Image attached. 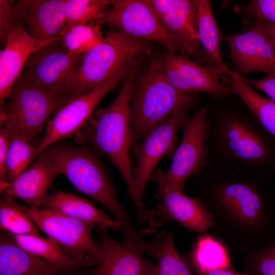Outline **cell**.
I'll use <instances>...</instances> for the list:
<instances>
[{"label": "cell", "mask_w": 275, "mask_h": 275, "mask_svg": "<svg viewBox=\"0 0 275 275\" xmlns=\"http://www.w3.org/2000/svg\"><path fill=\"white\" fill-rule=\"evenodd\" d=\"M256 25L264 32L275 52V24L258 21Z\"/></svg>", "instance_id": "cell-38"}, {"label": "cell", "mask_w": 275, "mask_h": 275, "mask_svg": "<svg viewBox=\"0 0 275 275\" xmlns=\"http://www.w3.org/2000/svg\"><path fill=\"white\" fill-rule=\"evenodd\" d=\"M38 144L27 137L16 135L10 137V144L7 166L8 182L12 183L28 169L36 158Z\"/></svg>", "instance_id": "cell-31"}, {"label": "cell", "mask_w": 275, "mask_h": 275, "mask_svg": "<svg viewBox=\"0 0 275 275\" xmlns=\"http://www.w3.org/2000/svg\"><path fill=\"white\" fill-rule=\"evenodd\" d=\"M207 122L209 163L266 177L275 174V136L255 115L207 117Z\"/></svg>", "instance_id": "cell-2"}, {"label": "cell", "mask_w": 275, "mask_h": 275, "mask_svg": "<svg viewBox=\"0 0 275 275\" xmlns=\"http://www.w3.org/2000/svg\"><path fill=\"white\" fill-rule=\"evenodd\" d=\"M207 113V108L202 107L189 117L183 128L182 140L169 170L166 172L156 170L151 176L153 180H159L183 190L185 180L199 174L208 164Z\"/></svg>", "instance_id": "cell-11"}, {"label": "cell", "mask_w": 275, "mask_h": 275, "mask_svg": "<svg viewBox=\"0 0 275 275\" xmlns=\"http://www.w3.org/2000/svg\"><path fill=\"white\" fill-rule=\"evenodd\" d=\"M14 241L31 254L64 271L77 269L80 265L67 256L50 239L41 235L12 234Z\"/></svg>", "instance_id": "cell-28"}, {"label": "cell", "mask_w": 275, "mask_h": 275, "mask_svg": "<svg viewBox=\"0 0 275 275\" xmlns=\"http://www.w3.org/2000/svg\"><path fill=\"white\" fill-rule=\"evenodd\" d=\"M101 25L95 22L66 25L60 38L70 53L83 55L103 40Z\"/></svg>", "instance_id": "cell-29"}, {"label": "cell", "mask_w": 275, "mask_h": 275, "mask_svg": "<svg viewBox=\"0 0 275 275\" xmlns=\"http://www.w3.org/2000/svg\"><path fill=\"white\" fill-rule=\"evenodd\" d=\"M208 165L197 199L212 215V227L247 254L274 241L275 183L271 178Z\"/></svg>", "instance_id": "cell-1"}, {"label": "cell", "mask_w": 275, "mask_h": 275, "mask_svg": "<svg viewBox=\"0 0 275 275\" xmlns=\"http://www.w3.org/2000/svg\"><path fill=\"white\" fill-rule=\"evenodd\" d=\"M98 229L101 239L98 263L89 269L93 275H155V265L146 259L139 247L120 242Z\"/></svg>", "instance_id": "cell-17"}, {"label": "cell", "mask_w": 275, "mask_h": 275, "mask_svg": "<svg viewBox=\"0 0 275 275\" xmlns=\"http://www.w3.org/2000/svg\"><path fill=\"white\" fill-rule=\"evenodd\" d=\"M154 181L158 186L155 198L159 204L152 211L155 219L161 225L163 221H174L196 232H202L213 226L212 215L198 199L188 197L182 189L162 181Z\"/></svg>", "instance_id": "cell-16"}, {"label": "cell", "mask_w": 275, "mask_h": 275, "mask_svg": "<svg viewBox=\"0 0 275 275\" xmlns=\"http://www.w3.org/2000/svg\"><path fill=\"white\" fill-rule=\"evenodd\" d=\"M162 72L169 82L186 94L205 92L213 97L232 94L230 87L222 80L219 70L204 66L189 57L167 51L158 58Z\"/></svg>", "instance_id": "cell-14"}, {"label": "cell", "mask_w": 275, "mask_h": 275, "mask_svg": "<svg viewBox=\"0 0 275 275\" xmlns=\"http://www.w3.org/2000/svg\"><path fill=\"white\" fill-rule=\"evenodd\" d=\"M197 7L199 40L206 58V66L219 70L228 75L230 70L221 54L222 35L214 18L211 3L208 0H195Z\"/></svg>", "instance_id": "cell-24"}, {"label": "cell", "mask_w": 275, "mask_h": 275, "mask_svg": "<svg viewBox=\"0 0 275 275\" xmlns=\"http://www.w3.org/2000/svg\"><path fill=\"white\" fill-rule=\"evenodd\" d=\"M198 98L183 93L165 77L157 59L152 60L136 77L131 93V147L170 116L194 106Z\"/></svg>", "instance_id": "cell-5"}, {"label": "cell", "mask_w": 275, "mask_h": 275, "mask_svg": "<svg viewBox=\"0 0 275 275\" xmlns=\"http://www.w3.org/2000/svg\"><path fill=\"white\" fill-rule=\"evenodd\" d=\"M163 28L186 49L189 57L203 65L205 53L199 40L195 0H148Z\"/></svg>", "instance_id": "cell-15"}, {"label": "cell", "mask_w": 275, "mask_h": 275, "mask_svg": "<svg viewBox=\"0 0 275 275\" xmlns=\"http://www.w3.org/2000/svg\"><path fill=\"white\" fill-rule=\"evenodd\" d=\"M11 198L6 197L0 202L1 230L14 235H40L37 227L26 214L16 208Z\"/></svg>", "instance_id": "cell-32"}, {"label": "cell", "mask_w": 275, "mask_h": 275, "mask_svg": "<svg viewBox=\"0 0 275 275\" xmlns=\"http://www.w3.org/2000/svg\"><path fill=\"white\" fill-rule=\"evenodd\" d=\"M16 1L0 0V38L3 43H6L10 36L18 28L15 10Z\"/></svg>", "instance_id": "cell-34"}, {"label": "cell", "mask_w": 275, "mask_h": 275, "mask_svg": "<svg viewBox=\"0 0 275 275\" xmlns=\"http://www.w3.org/2000/svg\"><path fill=\"white\" fill-rule=\"evenodd\" d=\"M228 75L232 93L241 99L263 126L275 136V102L256 92L237 72L230 70Z\"/></svg>", "instance_id": "cell-26"}, {"label": "cell", "mask_w": 275, "mask_h": 275, "mask_svg": "<svg viewBox=\"0 0 275 275\" xmlns=\"http://www.w3.org/2000/svg\"><path fill=\"white\" fill-rule=\"evenodd\" d=\"M188 258L195 272L233 267L226 245L219 240L207 233L199 235L194 248Z\"/></svg>", "instance_id": "cell-27"}, {"label": "cell", "mask_w": 275, "mask_h": 275, "mask_svg": "<svg viewBox=\"0 0 275 275\" xmlns=\"http://www.w3.org/2000/svg\"><path fill=\"white\" fill-rule=\"evenodd\" d=\"M189 118L187 110L176 112L131 147L136 158L133 172V194L131 199L136 206L138 220L141 224L152 227L155 225L151 210L145 209L142 202L144 191L157 163L175 149L178 140L177 132L183 128Z\"/></svg>", "instance_id": "cell-9"}, {"label": "cell", "mask_w": 275, "mask_h": 275, "mask_svg": "<svg viewBox=\"0 0 275 275\" xmlns=\"http://www.w3.org/2000/svg\"><path fill=\"white\" fill-rule=\"evenodd\" d=\"M59 174L44 149L35 161L3 193L6 197L19 198L32 207H41L56 176Z\"/></svg>", "instance_id": "cell-21"}, {"label": "cell", "mask_w": 275, "mask_h": 275, "mask_svg": "<svg viewBox=\"0 0 275 275\" xmlns=\"http://www.w3.org/2000/svg\"><path fill=\"white\" fill-rule=\"evenodd\" d=\"M128 36L152 41L167 51L188 56L185 47L163 28L148 0H117L98 21Z\"/></svg>", "instance_id": "cell-10"}, {"label": "cell", "mask_w": 275, "mask_h": 275, "mask_svg": "<svg viewBox=\"0 0 275 275\" xmlns=\"http://www.w3.org/2000/svg\"><path fill=\"white\" fill-rule=\"evenodd\" d=\"M41 207L94 224L100 229H121L118 222L97 208L92 202L70 193L59 190L48 194Z\"/></svg>", "instance_id": "cell-22"}, {"label": "cell", "mask_w": 275, "mask_h": 275, "mask_svg": "<svg viewBox=\"0 0 275 275\" xmlns=\"http://www.w3.org/2000/svg\"><path fill=\"white\" fill-rule=\"evenodd\" d=\"M149 52L147 41L110 29L101 43L82 55L78 68L66 80L61 93L68 100L88 94Z\"/></svg>", "instance_id": "cell-6"}, {"label": "cell", "mask_w": 275, "mask_h": 275, "mask_svg": "<svg viewBox=\"0 0 275 275\" xmlns=\"http://www.w3.org/2000/svg\"><path fill=\"white\" fill-rule=\"evenodd\" d=\"M144 58H139L133 64L111 104L97 109L88 123L77 132L79 143L91 144L108 157L123 177L131 199L133 175L129 157L132 144L129 105L132 89Z\"/></svg>", "instance_id": "cell-4"}, {"label": "cell", "mask_w": 275, "mask_h": 275, "mask_svg": "<svg viewBox=\"0 0 275 275\" xmlns=\"http://www.w3.org/2000/svg\"><path fill=\"white\" fill-rule=\"evenodd\" d=\"M59 174L65 175L79 191L104 206L121 226L124 242L142 249L147 245L141 230L135 228L127 211L117 197L116 188L99 158L84 147L60 141L47 148Z\"/></svg>", "instance_id": "cell-3"}, {"label": "cell", "mask_w": 275, "mask_h": 275, "mask_svg": "<svg viewBox=\"0 0 275 275\" xmlns=\"http://www.w3.org/2000/svg\"><path fill=\"white\" fill-rule=\"evenodd\" d=\"M245 264L255 275H275V240L247 254Z\"/></svg>", "instance_id": "cell-33"}, {"label": "cell", "mask_w": 275, "mask_h": 275, "mask_svg": "<svg viewBox=\"0 0 275 275\" xmlns=\"http://www.w3.org/2000/svg\"><path fill=\"white\" fill-rule=\"evenodd\" d=\"M113 1L65 0L64 14L66 25L98 23L109 10Z\"/></svg>", "instance_id": "cell-30"}, {"label": "cell", "mask_w": 275, "mask_h": 275, "mask_svg": "<svg viewBox=\"0 0 275 275\" xmlns=\"http://www.w3.org/2000/svg\"><path fill=\"white\" fill-rule=\"evenodd\" d=\"M54 40L43 41L35 39L25 32L21 24L10 36L5 47L0 52L1 109L4 107L5 100L8 98L30 56Z\"/></svg>", "instance_id": "cell-20"}, {"label": "cell", "mask_w": 275, "mask_h": 275, "mask_svg": "<svg viewBox=\"0 0 275 275\" xmlns=\"http://www.w3.org/2000/svg\"><path fill=\"white\" fill-rule=\"evenodd\" d=\"M244 78L249 85L264 91L275 102V76L268 75L258 80Z\"/></svg>", "instance_id": "cell-37"}, {"label": "cell", "mask_w": 275, "mask_h": 275, "mask_svg": "<svg viewBox=\"0 0 275 275\" xmlns=\"http://www.w3.org/2000/svg\"><path fill=\"white\" fill-rule=\"evenodd\" d=\"M148 254L156 258L155 275H194L188 257L181 255L175 246L171 232H162L150 241Z\"/></svg>", "instance_id": "cell-25"}, {"label": "cell", "mask_w": 275, "mask_h": 275, "mask_svg": "<svg viewBox=\"0 0 275 275\" xmlns=\"http://www.w3.org/2000/svg\"><path fill=\"white\" fill-rule=\"evenodd\" d=\"M76 269L70 271H64L63 270L59 275H93L89 271H88L87 272H75V270Z\"/></svg>", "instance_id": "cell-40"}, {"label": "cell", "mask_w": 275, "mask_h": 275, "mask_svg": "<svg viewBox=\"0 0 275 275\" xmlns=\"http://www.w3.org/2000/svg\"><path fill=\"white\" fill-rule=\"evenodd\" d=\"M195 272L197 275H254L249 270L241 273L236 271L233 267L209 271H196Z\"/></svg>", "instance_id": "cell-39"}, {"label": "cell", "mask_w": 275, "mask_h": 275, "mask_svg": "<svg viewBox=\"0 0 275 275\" xmlns=\"http://www.w3.org/2000/svg\"><path fill=\"white\" fill-rule=\"evenodd\" d=\"M65 0H18L15 10L19 24L32 38L40 41L56 40L66 25Z\"/></svg>", "instance_id": "cell-18"}, {"label": "cell", "mask_w": 275, "mask_h": 275, "mask_svg": "<svg viewBox=\"0 0 275 275\" xmlns=\"http://www.w3.org/2000/svg\"><path fill=\"white\" fill-rule=\"evenodd\" d=\"M82 56L70 53L59 38L33 52L19 77L48 93H61L63 85L78 68Z\"/></svg>", "instance_id": "cell-13"}, {"label": "cell", "mask_w": 275, "mask_h": 275, "mask_svg": "<svg viewBox=\"0 0 275 275\" xmlns=\"http://www.w3.org/2000/svg\"><path fill=\"white\" fill-rule=\"evenodd\" d=\"M4 107L1 109V124L10 136L21 135L37 140L52 115L65 103L62 93H48L19 77Z\"/></svg>", "instance_id": "cell-7"}, {"label": "cell", "mask_w": 275, "mask_h": 275, "mask_svg": "<svg viewBox=\"0 0 275 275\" xmlns=\"http://www.w3.org/2000/svg\"><path fill=\"white\" fill-rule=\"evenodd\" d=\"M10 144V136L7 129H0V185L8 182L7 161Z\"/></svg>", "instance_id": "cell-36"}, {"label": "cell", "mask_w": 275, "mask_h": 275, "mask_svg": "<svg viewBox=\"0 0 275 275\" xmlns=\"http://www.w3.org/2000/svg\"><path fill=\"white\" fill-rule=\"evenodd\" d=\"M230 58L241 73L263 72L275 76V52L264 32L255 25L250 31L226 38Z\"/></svg>", "instance_id": "cell-19"}, {"label": "cell", "mask_w": 275, "mask_h": 275, "mask_svg": "<svg viewBox=\"0 0 275 275\" xmlns=\"http://www.w3.org/2000/svg\"><path fill=\"white\" fill-rule=\"evenodd\" d=\"M242 11L258 21L275 24V0L251 1Z\"/></svg>", "instance_id": "cell-35"}, {"label": "cell", "mask_w": 275, "mask_h": 275, "mask_svg": "<svg viewBox=\"0 0 275 275\" xmlns=\"http://www.w3.org/2000/svg\"><path fill=\"white\" fill-rule=\"evenodd\" d=\"M132 65L124 68L91 92L72 98L62 105L48 122L44 135L38 146L36 158L50 145L70 137L82 129L93 116L101 99L124 79Z\"/></svg>", "instance_id": "cell-12"}, {"label": "cell", "mask_w": 275, "mask_h": 275, "mask_svg": "<svg viewBox=\"0 0 275 275\" xmlns=\"http://www.w3.org/2000/svg\"><path fill=\"white\" fill-rule=\"evenodd\" d=\"M63 270L18 245L12 238H0V275H59Z\"/></svg>", "instance_id": "cell-23"}, {"label": "cell", "mask_w": 275, "mask_h": 275, "mask_svg": "<svg viewBox=\"0 0 275 275\" xmlns=\"http://www.w3.org/2000/svg\"><path fill=\"white\" fill-rule=\"evenodd\" d=\"M11 202L81 266L89 267L98 264L100 244L92 234L95 225L42 207H32L12 200Z\"/></svg>", "instance_id": "cell-8"}]
</instances>
